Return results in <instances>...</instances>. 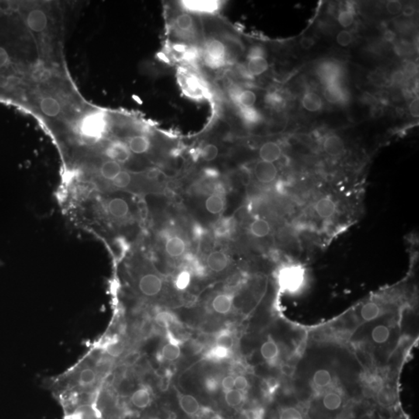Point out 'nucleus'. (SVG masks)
<instances>
[{
	"label": "nucleus",
	"instance_id": "f257e3e1",
	"mask_svg": "<svg viewBox=\"0 0 419 419\" xmlns=\"http://www.w3.org/2000/svg\"><path fill=\"white\" fill-rule=\"evenodd\" d=\"M107 129V121L104 114L93 113L87 115L80 124V136L85 144L94 145L102 139Z\"/></svg>",
	"mask_w": 419,
	"mask_h": 419
},
{
	"label": "nucleus",
	"instance_id": "f03ea898",
	"mask_svg": "<svg viewBox=\"0 0 419 419\" xmlns=\"http://www.w3.org/2000/svg\"><path fill=\"white\" fill-rule=\"evenodd\" d=\"M277 279L282 291L297 293L304 286L305 271L299 265H286L279 269Z\"/></svg>",
	"mask_w": 419,
	"mask_h": 419
},
{
	"label": "nucleus",
	"instance_id": "7ed1b4c3",
	"mask_svg": "<svg viewBox=\"0 0 419 419\" xmlns=\"http://www.w3.org/2000/svg\"><path fill=\"white\" fill-rule=\"evenodd\" d=\"M137 287L144 297H156L163 288V282L160 276L155 273H144L138 277Z\"/></svg>",
	"mask_w": 419,
	"mask_h": 419
},
{
	"label": "nucleus",
	"instance_id": "20e7f679",
	"mask_svg": "<svg viewBox=\"0 0 419 419\" xmlns=\"http://www.w3.org/2000/svg\"><path fill=\"white\" fill-rule=\"evenodd\" d=\"M226 47L217 39H211L205 46V62L213 69L221 67L226 58Z\"/></svg>",
	"mask_w": 419,
	"mask_h": 419
},
{
	"label": "nucleus",
	"instance_id": "39448f33",
	"mask_svg": "<svg viewBox=\"0 0 419 419\" xmlns=\"http://www.w3.org/2000/svg\"><path fill=\"white\" fill-rule=\"evenodd\" d=\"M104 153L109 160L115 161L121 165L126 163L131 156L128 145L121 141H114L109 144Z\"/></svg>",
	"mask_w": 419,
	"mask_h": 419
},
{
	"label": "nucleus",
	"instance_id": "423d86ee",
	"mask_svg": "<svg viewBox=\"0 0 419 419\" xmlns=\"http://www.w3.org/2000/svg\"><path fill=\"white\" fill-rule=\"evenodd\" d=\"M317 76L325 86L338 83L341 76V68L334 62H325L317 68Z\"/></svg>",
	"mask_w": 419,
	"mask_h": 419
},
{
	"label": "nucleus",
	"instance_id": "0eeeda50",
	"mask_svg": "<svg viewBox=\"0 0 419 419\" xmlns=\"http://www.w3.org/2000/svg\"><path fill=\"white\" fill-rule=\"evenodd\" d=\"M333 378L334 376L332 372L328 368L320 367L313 372L311 376V384L314 389L318 391L317 394L333 388Z\"/></svg>",
	"mask_w": 419,
	"mask_h": 419
},
{
	"label": "nucleus",
	"instance_id": "6e6552de",
	"mask_svg": "<svg viewBox=\"0 0 419 419\" xmlns=\"http://www.w3.org/2000/svg\"><path fill=\"white\" fill-rule=\"evenodd\" d=\"M254 175L259 183L269 184L276 180L278 169L274 163L260 160L254 167Z\"/></svg>",
	"mask_w": 419,
	"mask_h": 419
},
{
	"label": "nucleus",
	"instance_id": "1a4fd4ad",
	"mask_svg": "<svg viewBox=\"0 0 419 419\" xmlns=\"http://www.w3.org/2000/svg\"><path fill=\"white\" fill-rule=\"evenodd\" d=\"M130 401L137 409L144 410L149 407L152 402V394L149 386L140 385L130 394Z\"/></svg>",
	"mask_w": 419,
	"mask_h": 419
},
{
	"label": "nucleus",
	"instance_id": "9d476101",
	"mask_svg": "<svg viewBox=\"0 0 419 419\" xmlns=\"http://www.w3.org/2000/svg\"><path fill=\"white\" fill-rule=\"evenodd\" d=\"M322 147L324 152L331 157L341 156L345 150L343 140L336 135H330L324 138Z\"/></svg>",
	"mask_w": 419,
	"mask_h": 419
},
{
	"label": "nucleus",
	"instance_id": "9b49d317",
	"mask_svg": "<svg viewBox=\"0 0 419 419\" xmlns=\"http://www.w3.org/2000/svg\"><path fill=\"white\" fill-rule=\"evenodd\" d=\"M229 264V258L221 250L213 251L207 258V267L214 273H221L225 270Z\"/></svg>",
	"mask_w": 419,
	"mask_h": 419
},
{
	"label": "nucleus",
	"instance_id": "f8f14e48",
	"mask_svg": "<svg viewBox=\"0 0 419 419\" xmlns=\"http://www.w3.org/2000/svg\"><path fill=\"white\" fill-rule=\"evenodd\" d=\"M314 211L322 219H328L336 212L337 206L331 197H324L317 200L314 206Z\"/></svg>",
	"mask_w": 419,
	"mask_h": 419
},
{
	"label": "nucleus",
	"instance_id": "ddd939ff",
	"mask_svg": "<svg viewBox=\"0 0 419 419\" xmlns=\"http://www.w3.org/2000/svg\"><path fill=\"white\" fill-rule=\"evenodd\" d=\"M178 400L180 408L187 415L195 416L201 410L200 403L193 395L177 393Z\"/></svg>",
	"mask_w": 419,
	"mask_h": 419
},
{
	"label": "nucleus",
	"instance_id": "4468645a",
	"mask_svg": "<svg viewBox=\"0 0 419 419\" xmlns=\"http://www.w3.org/2000/svg\"><path fill=\"white\" fill-rule=\"evenodd\" d=\"M259 155L261 160L274 163L281 158L282 149L276 142H268L261 146Z\"/></svg>",
	"mask_w": 419,
	"mask_h": 419
},
{
	"label": "nucleus",
	"instance_id": "2eb2a0df",
	"mask_svg": "<svg viewBox=\"0 0 419 419\" xmlns=\"http://www.w3.org/2000/svg\"><path fill=\"white\" fill-rule=\"evenodd\" d=\"M182 6L186 11L192 12L211 14L218 9V3L216 1H182Z\"/></svg>",
	"mask_w": 419,
	"mask_h": 419
},
{
	"label": "nucleus",
	"instance_id": "dca6fc26",
	"mask_svg": "<svg viewBox=\"0 0 419 419\" xmlns=\"http://www.w3.org/2000/svg\"><path fill=\"white\" fill-rule=\"evenodd\" d=\"M234 304V297L230 293H220L212 301L213 310L217 314H226L231 311Z\"/></svg>",
	"mask_w": 419,
	"mask_h": 419
},
{
	"label": "nucleus",
	"instance_id": "f3484780",
	"mask_svg": "<svg viewBox=\"0 0 419 419\" xmlns=\"http://www.w3.org/2000/svg\"><path fill=\"white\" fill-rule=\"evenodd\" d=\"M166 252L170 257L178 258L183 255L186 251V245L184 240L180 236L169 237L165 245Z\"/></svg>",
	"mask_w": 419,
	"mask_h": 419
},
{
	"label": "nucleus",
	"instance_id": "a211bd4d",
	"mask_svg": "<svg viewBox=\"0 0 419 419\" xmlns=\"http://www.w3.org/2000/svg\"><path fill=\"white\" fill-rule=\"evenodd\" d=\"M260 353L268 363L275 364L279 356V348L276 341L272 338L266 340L260 348Z\"/></svg>",
	"mask_w": 419,
	"mask_h": 419
},
{
	"label": "nucleus",
	"instance_id": "6ab92c4d",
	"mask_svg": "<svg viewBox=\"0 0 419 419\" xmlns=\"http://www.w3.org/2000/svg\"><path fill=\"white\" fill-rule=\"evenodd\" d=\"M27 22L30 29L39 33L46 29L48 19L43 11L40 10H35L30 13Z\"/></svg>",
	"mask_w": 419,
	"mask_h": 419
},
{
	"label": "nucleus",
	"instance_id": "aec40b11",
	"mask_svg": "<svg viewBox=\"0 0 419 419\" xmlns=\"http://www.w3.org/2000/svg\"><path fill=\"white\" fill-rule=\"evenodd\" d=\"M225 200L222 192L216 191L207 197L205 201V207L210 214L217 215L224 211Z\"/></svg>",
	"mask_w": 419,
	"mask_h": 419
},
{
	"label": "nucleus",
	"instance_id": "412c9836",
	"mask_svg": "<svg viewBox=\"0 0 419 419\" xmlns=\"http://www.w3.org/2000/svg\"><path fill=\"white\" fill-rule=\"evenodd\" d=\"M235 102L241 108H251L256 102V95L251 90H237L231 94Z\"/></svg>",
	"mask_w": 419,
	"mask_h": 419
},
{
	"label": "nucleus",
	"instance_id": "4be33fe9",
	"mask_svg": "<svg viewBox=\"0 0 419 419\" xmlns=\"http://www.w3.org/2000/svg\"><path fill=\"white\" fill-rule=\"evenodd\" d=\"M269 63L265 56H255L248 58L247 70L252 76H260L267 71Z\"/></svg>",
	"mask_w": 419,
	"mask_h": 419
},
{
	"label": "nucleus",
	"instance_id": "5701e85b",
	"mask_svg": "<svg viewBox=\"0 0 419 419\" xmlns=\"http://www.w3.org/2000/svg\"><path fill=\"white\" fill-rule=\"evenodd\" d=\"M180 355H181V349H180V342L173 341V340L169 339L167 343L162 347L160 352L161 359L169 361V362H173L179 359Z\"/></svg>",
	"mask_w": 419,
	"mask_h": 419
},
{
	"label": "nucleus",
	"instance_id": "b1692460",
	"mask_svg": "<svg viewBox=\"0 0 419 419\" xmlns=\"http://www.w3.org/2000/svg\"><path fill=\"white\" fill-rule=\"evenodd\" d=\"M303 107L310 112H317L322 107V99L314 92H307L302 97Z\"/></svg>",
	"mask_w": 419,
	"mask_h": 419
},
{
	"label": "nucleus",
	"instance_id": "393cba45",
	"mask_svg": "<svg viewBox=\"0 0 419 419\" xmlns=\"http://www.w3.org/2000/svg\"><path fill=\"white\" fill-rule=\"evenodd\" d=\"M323 94L324 99L331 104L341 103L345 97V93L338 83L326 86Z\"/></svg>",
	"mask_w": 419,
	"mask_h": 419
},
{
	"label": "nucleus",
	"instance_id": "a878e982",
	"mask_svg": "<svg viewBox=\"0 0 419 419\" xmlns=\"http://www.w3.org/2000/svg\"><path fill=\"white\" fill-rule=\"evenodd\" d=\"M131 153L141 155L145 153L150 149L151 142L149 138L144 135H137L131 138L128 144Z\"/></svg>",
	"mask_w": 419,
	"mask_h": 419
},
{
	"label": "nucleus",
	"instance_id": "bb28decb",
	"mask_svg": "<svg viewBox=\"0 0 419 419\" xmlns=\"http://www.w3.org/2000/svg\"><path fill=\"white\" fill-rule=\"evenodd\" d=\"M235 228V221L231 217L221 218L214 227V235L217 238H227Z\"/></svg>",
	"mask_w": 419,
	"mask_h": 419
},
{
	"label": "nucleus",
	"instance_id": "cd10ccee",
	"mask_svg": "<svg viewBox=\"0 0 419 419\" xmlns=\"http://www.w3.org/2000/svg\"><path fill=\"white\" fill-rule=\"evenodd\" d=\"M391 331L389 326L379 324L374 326L371 331L370 336L372 341L378 345H383L390 338Z\"/></svg>",
	"mask_w": 419,
	"mask_h": 419
},
{
	"label": "nucleus",
	"instance_id": "c85d7f7f",
	"mask_svg": "<svg viewBox=\"0 0 419 419\" xmlns=\"http://www.w3.org/2000/svg\"><path fill=\"white\" fill-rule=\"evenodd\" d=\"M381 314V307L376 302L369 301L360 309V317L363 321H374Z\"/></svg>",
	"mask_w": 419,
	"mask_h": 419
},
{
	"label": "nucleus",
	"instance_id": "c756f323",
	"mask_svg": "<svg viewBox=\"0 0 419 419\" xmlns=\"http://www.w3.org/2000/svg\"><path fill=\"white\" fill-rule=\"evenodd\" d=\"M249 231L251 234L256 238H265L270 233V224L265 219L257 218L251 223Z\"/></svg>",
	"mask_w": 419,
	"mask_h": 419
},
{
	"label": "nucleus",
	"instance_id": "7c9ffc66",
	"mask_svg": "<svg viewBox=\"0 0 419 419\" xmlns=\"http://www.w3.org/2000/svg\"><path fill=\"white\" fill-rule=\"evenodd\" d=\"M375 397L377 403L383 407H391L396 401L394 391L391 388L385 387L384 386L378 391Z\"/></svg>",
	"mask_w": 419,
	"mask_h": 419
},
{
	"label": "nucleus",
	"instance_id": "2f4dec72",
	"mask_svg": "<svg viewBox=\"0 0 419 419\" xmlns=\"http://www.w3.org/2000/svg\"><path fill=\"white\" fill-rule=\"evenodd\" d=\"M155 321L161 328L169 330L177 323L176 315L168 310H161L155 316Z\"/></svg>",
	"mask_w": 419,
	"mask_h": 419
},
{
	"label": "nucleus",
	"instance_id": "473e14b6",
	"mask_svg": "<svg viewBox=\"0 0 419 419\" xmlns=\"http://www.w3.org/2000/svg\"><path fill=\"white\" fill-rule=\"evenodd\" d=\"M41 110L48 117H56L60 113L61 106L59 101L52 97H46L41 101Z\"/></svg>",
	"mask_w": 419,
	"mask_h": 419
},
{
	"label": "nucleus",
	"instance_id": "72a5a7b5",
	"mask_svg": "<svg viewBox=\"0 0 419 419\" xmlns=\"http://www.w3.org/2000/svg\"><path fill=\"white\" fill-rule=\"evenodd\" d=\"M132 183V176L127 171L123 170L117 177L108 185L107 188L109 189L110 187L113 189H116L114 190H124L125 189H128ZM104 189V188H101Z\"/></svg>",
	"mask_w": 419,
	"mask_h": 419
},
{
	"label": "nucleus",
	"instance_id": "f704fd0d",
	"mask_svg": "<svg viewBox=\"0 0 419 419\" xmlns=\"http://www.w3.org/2000/svg\"><path fill=\"white\" fill-rule=\"evenodd\" d=\"M231 351L223 347L214 345V346L211 347L207 351L204 356L208 360L220 362V361L228 359L231 355Z\"/></svg>",
	"mask_w": 419,
	"mask_h": 419
},
{
	"label": "nucleus",
	"instance_id": "c9c22d12",
	"mask_svg": "<svg viewBox=\"0 0 419 419\" xmlns=\"http://www.w3.org/2000/svg\"><path fill=\"white\" fill-rule=\"evenodd\" d=\"M224 399L227 404L231 407H239L243 403L245 400V393L244 392L240 391L236 389H231L228 391L224 392Z\"/></svg>",
	"mask_w": 419,
	"mask_h": 419
},
{
	"label": "nucleus",
	"instance_id": "e433bc0d",
	"mask_svg": "<svg viewBox=\"0 0 419 419\" xmlns=\"http://www.w3.org/2000/svg\"><path fill=\"white\" fill-rule=\"evenodd\" d=\"M214 345L231 350V348L234 346V338L230 331L224 330L216 335Z\"/></svg>",
	"mask_w": 419,
	"mask_h": 419
},
{
	"label": "nucleus",
	"instance_id": "4c0bfd02",
	"mask_svg": "<svg viewBox=\"0 0 419 419\" xmlns=\"http://www.w3.org/2000/svg\"><path fill=\"white\" fill-rule=\"evenodd\" d=\"M52 76L51 70L44 65H38L34 68L31 73V77L35 81L44 83L49 80Z\"/></svg>",
	"mask_w": 419,
	"mask_h": 419
},
{
	"label": "nucleus",
	"instance_id": "58836bf2",
	"mask_svg": "<svg viewBox=\"0 0 419 419\" xmlns=\"http://www.w3.org/2000/svg\"><path fill=\"white\" fill-rule=\"evenodd\" d=\"M176 28L183 32L190 31L193 28V21L192 17L187 13L179 14L175 21Z\"/></svg>",
	"mask_w": 419,
	"mask_h": 419
},
{
	"label": "nucleus",
	"instance_id": "ea45409f",
	"mask_svg": "<svg viewBox=\"0 0 419 419\" xmlns=\"http://www.w3.org/2000/svg\"><path fill=\"white\" fill-rule=\"evenodd\" d=\"M241 116L243 121L249 125L257 124L261 120L260 114L253 107L241 108Z\"/></svg>",
	"mask_w": 419,
	"mask_h": 419
},
{
	"label": "nucleus",
	"instance_id": "a19ab883",
	"mask_svg": "<svg viewBox=\"0 0 419 419\" xmlns=\"http://www.w3.org/2000/svg\"><path fill=\"white\" fill-rule=\"evenodd\" d=\"M190 282H191V272L187 269H184L176 276L175 285L178 290H184L190 286Z\"/></svg>",
	"mask_w": 419,
	"mask_h": 419
},
{
	"label": "nucleus",
	"instance_id": "79ce46f5",
	"mask_svg": "<svg viewBox=\"0 0 419 419\" xmlns=\"http://www.w3.org/2000/svg\"><path fill=\"white\" fill-rule=\"evenodd\" d=\"M366 393L376 396L380 389L383 387V381L380 377L376 376H371L366 380Z\"/></svg>",
	"mask_w": 419,
	"mask_h": 419
},
{
	"label": "nucleus",
	"instance_id": "37998d69",
	"mask_svg": "<svg viewBox=\"0 0 419 419\" xmlns=\"http://www.w3.org/2000/svg\"><path fill=\"white\" fill-rule=\"evenodd\" d=\"M219 153L218 148L213 144H208L202 149L200 152L202 159L206 162H211L217 159V155Z\"/></svg>",
	"mask_w": 419,
	"mask_h": 419
},
{
	"label": "nucleus",
	"instance_id": "c03bdc74",
	"mask_svg": "<svg viewBox=\"0 0 419 419\" xmlns=\"http://www.w3.org/2000/svg\"><path fill=\"white\" fill-rule=\"evenodd\" d=\"M338 24L342 28H350L354 24V14L351 10H343L338 15Z\"/></svg>",
	"mask_w": 419,
	"mask_h": 419
},
{
	"label": "nucleus",
	"instance_id": "a18cd8bd",
	"mask_svg": "<svg viewBox=\"0 0 419 419\" xmlns=\"http://www.w3.org/2000/svg\"><path fill=\"white\" fill-rule=\"evenodd\" d=\"M336 42L340 46L347 47L353 43L354 35L351 31L342 30L337 35Z\"/></svg>",
	"mask_w": 419,
	"mask_h": 419
},
{
	"label": "nucleus",
	"instance_id": "49530a36",
	"mask_svg": "<svg viewBox=\"0 0 419 419\" xmlns=\"http://www.w3.org/2000/svg\"><path fill=\"white\" fill-rule=\"evenodd\" d=\"M204 387L209 393H215L221 386V382L217 376H211L204 380Z\"/></svg>",
	"mask_w": 419,
	"mask_h": 419
},
{
	"label": "nucleus",
	"instance_id": "de8ad7c7",
	"mask_svg": "<svg viewBox=\"0 0 419 419\" xmlns=\"http://www.w3.org/2000/svg\"><path fill=\"white\" fill-rule=\"evenodd\" d=\"M403 9V4L397 0H390L386 4V10L388 14L390 15H397L401 12Z\"/></svg>",
	"mask_w": 419,
	"mask_h": 419
},
{
	"label": "nucleus",
	"instance_id": "09e8293b",
	"mask_svg": "<svg viewBox=\"0 0 419 419\" xmlns=\"http://www.w3.org/2000/svg\"><path fill=\"white\" fill-rule=\"evenodd\" d=\"M405 79H412L417 74V66L413 62H407L402 71Z\"/></svg>",
	"mask_w": 419,
	"mask_h": 419
},
{
	"label": "nucleus",
	"instance_id": "8fccbe9b",
	"mask_svg": "<svg viewBox=\"0 0 419 419\" xmlns=\"http://www.w3.org/2000/svg\"><path fill=\"white\" fill-rule=\"evenodd\" d=\"M248 387V379L245 376L240 375V376H237L236 377H235V384H234L235 389L240 390V391L245 392Z\"/></svg>",
	"mask_w": 419,
	"mask_h": 419
},
{
	"label": "nucleus",
	"instance_id": "3c124183",
	"mask_svg": "<svg viewBox=\"0 0 419 419\" xmlns=\"http://www.w3.org/2000/svg\"><path fill=\"white\" fill-rule=\"evenodd\" d=\"M171 377H172V376H171L170 373L169 372H166L159 378V388L161 391H167L169 386H170Z\"/></svg>",
	"mask_w": 419,
	"mask_h": 419
},
{
	"label": "nucleus",
	"instance_id": "603ef678",
	"mask_svg": "<svg viewBox=\"0 0 419 419\" xmlns=\"http://www.w3.org/2000/svg\"><path fill=\"white\" fill-rule=\"evenodd\" d=\"M234 384H235V377L230 375L224 376L221 382V386L224 392L234 389Z\"/></svg>",
	"mask_w": 419,
	"mask_h": 419
},
{
	"label": "nucleus",
	"instance_id": "864d4df0",
	"mask_svg": "<svg viewBox=\"0 0 419 419\" xmlns=\"http://www.w3.org/2000/svg\"><path fill=\"white\" fill-rule=\"evenodd\" d=\"M315 44V40L312 37L306 36L302 38L300 41V45L302 49L308 50L311 49Z\"/></svg>",
	"mask_w": 419,
	"mask_h": 419
},
{
	"label": "nucleus",
	"instance_id": "5fc2aeb1",
	"mask_svg": "<svg viewBox=\"0 0 419 419\" xmlns=\"http://www.w3.org/2000/svg\"><path fill=\"white\" fill-rule=\"evenodd\" d=\"M282 98L277 93H270L266 96V103L272 106H279L282 104Z\"/></svg>",
	"mask_w": 419,
	"mask_h": 419
},
{
	"label": "nucleus",
	"instance_id": "6e6d98bb",
	"mask_svg": "<svg viewBox=\"0 0 419 419\" xmlns=\"http://www.w3.org/2000/svg\"><path fill=\"white\" fill-rule=\"evenodd\" d=\"M419 100L418 98H414L409 105V112L413 118H417L419 117Z\"/></svg>",
	"mask_w": 419,
	"mask_h": 419
},
{
	"label": "nucleus",
	"instance_id": "4d7b16f0",
	"mask_svg": "<svg viewBox=\"0 0 419 419\" xmlns=\"http://www.w3.org/2000/svg\"><path fill=\"white\" fill-rule=\"evenodd\" d=\"M9 62V55L7 51L0 47V68L4 67Z\"/></svg>",
	"mask_w": 419,
	"mask_h": 419
},
{
	"label": "nucleus",
	"instance_id": "13d9d810",
	"mask_svg": "<svg viewBox=\"0 0 419 419\" xmlns=\"http://www.w3.org/2000/svg\"><path fill=\"white\" fill-rule=\"evenodd\" d=\"M401 12L403 15L406 17V18H410L415 13V9H414L412 6H406V7H403V9H402Z\"/></svg>",
	"mask_w": 419,
	"mask_h": 419
},
{
	"label": "nucleus",
	"instance_id": "bf43d9fd",
	"mask_svg": "<svg viewBox=\"0 0 419 419\" xmlns=\"http://www.w3.org/2000/svg\"><path fill=\"white\" fill-rule=\"evenodd\" d=\"M404 79H405V77L403 76L402 71H397L392 76V81L395 84H400L404 80Z\"/></svg>",
	"mask_w": 419,
	"mask_h": 419
},
{
	"label": "nucleus",
	"instance_id": "052dcab7",
	"mask_svg": "<svg viewBox=\"0 0 419 419\" xmlns=\"http://www.w3.org/2000/svg\"><path fill=\"white\" fill-rule=\"evenodd\" d=\"M383 38H384L386 42H392L393 40H394L395 38H396V34L392 31H389V30H387V31H385L384 35H383Z\"/></svg>",
	"mask_w": 419,
	"mask_h": 419
},
{
	"label": "nucleus",
	"instance_id": "680f3d73",
	"mask_svg": "<svg viewBox=\"0 0 419 419\" xmlns=\"http://www.w3.org/2000/svg\"><path fill=\"white\" fill-rule=\"evenodd\" d=\"M10 86V77L0 75V87L6 88Z\"/></svg>",
	"mask_w": 419,
	"mask_h": 419
},
{
	"label": "nucleus",
	"instance_id": "e2e57ef3",
	"mask_svg": "<svg viewBox=\"0 0 419 419\" xmlns=\"http://www.w3.org/2000/svg\"><path fill=\"white\" fill-rule=\"evenodd\" d=\"M1 264H2V262H0V266H1Z\"/></svg>",
	"mask_w": 419,
	"mask_h": 419
}]
</instances>
